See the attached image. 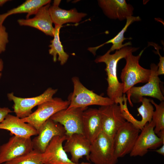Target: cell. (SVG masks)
<instances>
[{
  "instance_id": "cell-12",
  "label": "cell",
  "mask_w": 164,
  "mask_h": 164,
  "mask_svg": "<svg viewBox=\"0 0 164 164\" xmlns=\"http://www.w3.org/2000/svg\"><path fill=\"white\" fill-rule=\"evenodd\" d=\"M33 150L31 138L14 135L0 146V164L26 154Z\"/></svg>"
},
{
  "instance_id": "cell-26",
  "label": "cell",
  "mask_w": 164,
  "mask_h": 164,
  "mask_svg": "<svg viewBox=\"0 0 164 164\" xmlns=\"http://www.w3.org/2000/svg\"><path fill=\"white\" fill-rule=\"evenodd\" d=\"M150 102L155 108L154 111L152 120L155 124L154 132L157 134L160 131L164 129V102L163 101L157 104L152 99H150Z\"/></svg>"
},
{
  "instance_id": "cell-27",
  "label": "cell",
  "mask_w": 164,
  "mask_h": 164,
  "mask_svg": "<svg viewBox=\"0 0 164 164\" xmlns=\"http://www.w3.org/2000/svg\"><path fill=\"white\" fill-rule=\"evenodd\" d=\"M8 42V34L6 28L3 25H0V54L5 51Z\"/></svg>"
},
{
  "instance_id": "cell-2",
  "label": "cell",
  "mask_w": 164,
  "mask_h": 164,
  "mask_svg": "<svg viewBox=\"0 0 164 164\" xmlns=\"http://www.w3.org/2000/svg\"><path fill=\"white\" fill-rule=\"evenodd\" d=\"M144 50L136 56L132 52L128 53L124 58L126 64L122 69L120 78L124 85L123 94L126 93L132 87L138 83H147L151 73L150 69L141 67L139 61Z\"/></svg>"
},
{
  "instance_id": "cell-16",
  "label": "cell",
  "mask_w": 164,
  "mask_h": 164,
  "mask_svg": "<svg viewBox=\"0 0 164 164\" xmlns=\"http://www.w3.org/2000/svg\"><path fill=\"white\" fill-rule=\"evenodd\" d=\"M50 3L41 7L33 18L19 19L17 22L20 26L31 27L41 31L47 35L53 36L55 29L50 16Z\"/></svg>"
},
{
  "instance_id": "cell-9",
  "label": "cell",
  "mask_w": 164,
  "mask_h": 164,
  "mask_svg": "<svg viewBox=\"0 0 164 164\" xmlns=\"http://www.w3.org/2000/svg\"><path fill=\"white\" fill-rule=\"evenodd\" d=\"M101 118L102 131L113 139L119 128L126 121L120 105L114 104L101 106L98 109Z\"/></svg>"
},
{
  "instance_id": "cell-4",
  "label": "cell",
  "mask_w": 164,
  "mask_h": 164,
  "mask_svg": "<svg viewBox=\"0 0 164 164\" xmlns=\"http://www.w3.org/2000/svg\"><path fill=\"white\" fill-rule=\"evenodd\" d=\"M88 161L94 164H116L118 158L115 154L113 139L101 131L91 142Z\"/></svg>"
},
{
  "instance_id": "cell-1",
  "label": "cell",
  "mask_w": 164,
  "mask_h": 164,
  "mask_svg": "<svg viewBox=\"0 0 164 164\" xmlns=\"http://www.w3.org/2000/svg\"><path fill=\"white\" fill-rule=\"evenodd\" d=\"M138 47L126 46L119 50H116L113 54H110L108 50L104 54L97 57L94 61L96 63H105V69L107 76V80L108 87L107 90V95L114 103L121 106L123 104V97L124 85L118 80L117 76V65L118 62L124 58L130 52H135Z\"/></svg>"
},
{
  "instance_id": "cell-33",
  "label": "cell",
  "mask_w": 164,
  "mask_h": 164,
  "mask_svg": "<svg viewBox=\"0 0 164 164\" xmlns=\"http://www.w3.org/2000/svg\"><path fill=\"white\" fill-rule=\"evenodd\" d=\"M9 1L8 0H0V6H2L5 3Z\"/></svg>"
},
{
  "instance_id": "cell-14",
  "label": "cell",
  "mask_w": 164,
  "mask_h": 164,
  "mask_svg": "<svg viewBox=\"0 0 164 164\" xmlns=\"http://www.w3.org/2000/svg\"><path fill=\"white\" fill-rule=\"evenodd\" d=\"M65 133L61 124L49 118L42 125L38 135L32 140L33 149L43 153L54 137L63 136Z\"/></svg>"
},
{
  "instance_id": "cell-5",
  "label": "cell",
  "mask_w": 164,
  "mask_h": 164,
  "mask_svg": "<svg viewBox=\"0 0 164 164\" xmlns=\"http://www.w3.org/2000/svg\"><path fill=\"white\" fill-rule=\"evenodd\" d=\"M70 104L69 101H64L59 97L53 98L38 106L37 109L28 116L21 118L38 132L42 125L55 114L67 109Z\"/></svg>"
},
{
  "instance_id": "cell-24",
  "label": "cell",
  "mask_w": 164,
  "mask_h": 164,
  "mask_svg": "<svg viewBox=\"0 0 164 164\" xmlns=\"http://www.w3.org/2000/svg\"><path fill=\"white\" fill-rule=\"evenodd\" d=\"M61 27V26L55 25L54 38L50 41L51 44L49 46L50 48L49 51V54L53 56V60L54 62L56 61L58 55V60L60 62L61 65H63L67 62L69 56L64 51L60 40L59 33Z\"/></svg>"
},
{
  "instance_id": "cell-15",
  "label": "cell",
  "mask_w": 164,
  "mask_h": 164,
  "mask_svg": "<svg viewBox=\"0 0 164 164\" xmlns=\"http://www.w3.org/2000/svg\"><path fill=\"white\" fill-rule=\"evenodd\" d=\"M63 148L66 152L71 155V160L79 163V160L85 156L88 161L91 142L81 134L75 133L67 136Z\"/></svg>"
},
{
  "instance_id": "cell-7",
  "label": "cell",
  "mask_w": 164,
  "mask_h": 164,
  "mask_svg": "<svg viewBox=\"0 0 164 164\" xmlns=\"http://www.w3.org/2000/svg\"><path fill=\"white\" fill-rule=\"evenodd\" d=\"M57 89L51 87L47 88L41 94L36 97L22 98L15 96L13 93H9L7 97L9 100L14 103L13 112L15 116L20 118H25L32 113L34 107L52 99L57 92Z\"/></svg>"
},
{
  "instance_id": "cell-3",
  "label": "cell",
  "mask_w": 164,
  "mask_h": 164,
  "mask_svg": "<svg viewBox=\"0 0 164 164\" xmlns=\"http://www.w3.org/2000/svg\"><path fill=\"white\" fill-rule=\"evenodd\" d=\"M72 80L73 90L68 97V100L70 104L67 109L87 108L92 105L104 106L114 103L109 97L99 95L86 88L78 77H72Z\"/></svg>"
},
{
  "instance_id": "cell-31",
  "label": "cell",
  "mask_w": 164,
  "mask_h": 164,
  "mask_svg": "<svg viewBox=\"0 0 164 164\" xmlns=\"http://www.w3.org/2000/svg\"><path fill=\"white\" fill-rule=\"evenodd\" d=\"M157 135L159 138L164 141V129L160 131Z\"/></svg>"
},
{
  "instance_id": "cell-21",
  "label": "cell",
  "mask_w": 164,
  "mask_h": 164,
  "mask_svg": "<svg viewBox=\"0 0 164 164\" xmlns=\"http://www.w3.org/2000/svg\"><path fill=\"white\" fill-rule=\"evenodd\" d=\"M51 2L50 0H27L16 8L12 9L6 12L0 14V25H3L5 19L9 16L14 14L27 13L26 19L32 15H35L42 7Z\"/></svg>"
},
{
  "instance_id": "cell-22",
  "label": "cell",
  "mask_w": 164,
  "mask_h": 164,
  "mask_svg": "<svg viewBox=\"0 0 164 164\" xmlns=\"http://www.w3.org/2000/svg\"><path fill=\"white\" fill-rule=\"evenodd\" d=\"M126 19V23L124 27L114 37L99 46L94 47H89L88 49V50L95 56L96 55V50L105 44L109 43H111L112 44L111 48L109 50L110 52L114 50H119L125 46L130 45L131 44L130 42H128L124 44H123V43L125 39H131V38H125L124 36L125 33L131 24L135 22L140 21L141 19L139 16H132L127 17Z\"/></svg>"
},
{
  "instance_id": "cell-29",
  "label": "cell",
  "mask_w": 164,
  "mask_h": 164,
  "mask_svg": "<svg viewBox=\"0 0 164 164\" xmlns=\"http://www.w3.org/2000/svg\"><path fill=\"white\" fill-rule=\"evenodd\" d=\"M12 112L11 110L8 108L0 107V123L4 120L8 114Z\"/></svg>"
},
{
  "instance_id": "cell-25",
  "label": "cell",
  "mask_w": 164,
  "mask_h": 164,
  "mask_svg": "<svg viewBox=\"0 0 164 164\" xmlns=\"http://www.w3.org/2000/svg\"><path fill=\"white\" fill-rule=\"evenodd\" d=\"M41 153L33 149L29 153L2 164H43Z\"/></svg>"
},
{
  "instance_id": "cell-20",
  "label": "cell",
  "mask_w": 164,
  "mask_h": 164,
  "mask_svg": "<svg viewBox=\"0 0 164 164\" xmlns=\"http://www.w3.org/2000/svg\"><path fill=\"white\" fill-rule=\"evenodd\" d=\"M60 2L54 0L53 5L49 8L52 22L55 25L62 26L68 22L78 23L87 15L85 13L78 12L75 9L66 10L60 8L59 6Z\"/></svg>"
},
{
  "instance_id": "cell-32",
  "label": "cell",
  "mask_w": 164,
  "mask_h": 164,
  "mask_svg": "<svg viewBox=\"0 0 164 164\" xmlns=\"http://www.w3.org/2000/svg\"><path fill=\"white\" fill-rule=\"evenodd\" d=\"M3 68V62L2 60L0 59V79L2 75V72Z\"/></svg>"
},
{
  "instance_id": "cell-17",
  "label": "cell",
  "mask_w": 164,
  "mask_h": 164,
  "mask_svg": "<svg viewBox=\"0 0 164 164\" xmlns=\"http://www.w3.org/2000/svg\"><path fill=\"white\" fill-rule=\"evenodd\" d=\"M99 6L110 19L122 21L132 16L134 8L125 0H99Z\"/></svg>"
},
{
  "instance_id": "cell-11",
  "label": "cell",
  "mask_w": 164,
  "mask_h": 164,
  "mask_svg": "<svg viewBox=\"0 0 164 164\" xmlns=\"http://www.w3.org/2000/svg\"><path fill=\"white\" fill-rule=\"evenodd\" d=\"M155 124L152 120L145 124L130 153L131 156H143L147 153L149 149H155L164 144V141L155 133Z\"/></svg>"
},
{
  "instance_id": "cell-10",
  "label": "cell",
  "mask_w": 164,
  "mask_h": 164,
  "mask_svg": "<svg viewBox=\"0 0 164 164\" xmlns=\"http://www.w3.org/2000/svg\"><path fill=\"white\" fill-rule=\"evenodd\" d=\"M87 108H72L56 112L50 118L61 124L68 136L75 133L83 134L82 116Z\"/></svg>"
},
{
  "instance_id": "cell-30",
  "label": "cell",
  "mask_w": 164,
  "mask_h": 164,
  "mask_svg": "<svg viewBox=\"0 0 164 164\" xmlns=\"http://www.w3.org/2000/svg\"><path fill=\"white\" fill-rule=\"evenodd\" d=\"M158 154L162 155H164V144L162 145L158 149L155 151Z\"/></svg>"
},
{
  "instance_id": "cell-19",
  "label": "cell",
  "mask_w": 164,
  "mask_h": 164,
  "mask_svg": "<svg viewBox=\"0 0 164 164\" xmlns=\"http://www.w3.org/2000/svg\"><path fill=\"white\" fill-rule=\"evenodd\" d=\"M0 129L9 131L14 135L25 138H31L38 134L37 131L31 125L10 114L0 123Z\"/></svg>"
},
{
  "instance_id": "cell-13",
  "label": "cell",
  "mask_w": 164,
  "mask_h": 164,
  "mask_svg": "<svg viewBox=\"0 0 164 164\" xmlns=\"http://www.w3.org/2000/svg\"><path fill=\"white\" fill-rule=\"evenodd\" d=\"M65 135L54 137L50 142L44 152L41 154V160L43 164H91L82 162L76 163L69 158L63 146L67 139Z\"/></svg>"
},
{
  "instance_id": "cell-28",
  "label": "cell",
  "mask_w": 164,
  "mask_h": 164,
  "mask_svg": "<svg viewBox=\"0 0 164 164\" xmlns=\"http://www.w3.org/2000/svg\"><path fill=\"white\" fill-rule=\"evenodd\" d=\"M152 45L153 46L156 50V53L159 55V61L157 65L158 70L157 74L158 76L163 75L164 74V57L162 56L160 54L159 51V48L157 45L154 43H152Z\"/></svg>"
},
{
  "instance_id": "cell-23",
  "label": "cell",
  "mask_w": 164,
  "mask_h": 164,
  "mask_svg": "<svg viewBox=\"0 0 164 164\" xmlns=\"http://www.w3.org/2000/svg\"><path fill=\"white\" fill-rule=\"evenodd\" d=\"M150 99L143 97L140 101L142 105L137 108L139 114L142 116L141 121H138L132 115H128L127 118L128 121L132 123L135 127L141 130L145 124L151 121L154 112V108L150 102Z\"/></svg>"
},
{
  "instance_id": "cell-18",
  "label": "cell",
  "mask_w": 164,
  "mask_h": 164,
  "mask_svg": "<svg viewBox=\"0 0 164 164\" xmlns=\"http://www.w3.org/2000/svg\"><path fill=\"white\" fill-rule=\"evenodd\" d=\"M101 131V118L98 109L87 108L83 114V135L91 142Z\"/></svg>"
},
{
  "instance_id": "cell-6",
  "label": "cell",
  "mask_w": 164,
  "mask_h": 164,
  "mask_svg": "<svg viewBox=\"0 0 164 164\" xmlns=\"http://www.w3.org/2000/svg\"><path fill=\"white\" fill-rule=\"evenodd\" d=\"M158 68L157 65L152 63L150 65L151 75L147 83L142 86H133L126 93L127 99L131 106L132 101L134 103L140 102L144 96L152 97L161 102L164 101V97L160 86L161 81L157 74Z\"/></svg>"
},
{
  "instance_id": "cell-8",
  "label": "cell",
  "mask_w": 164,
  "mask_h": 164,
  "mask_svg": "<svg viewBox=\"0 0 164 164\" xmlns=\"http://www.w3.org/2000/svg\"><path fill=\"white\" fill-rule=\"evenodd\" d=\"M140 131L127 121L119 128L113 138L115 154L117 158L130 153Z\"/></svg>"
}]
</instances>
